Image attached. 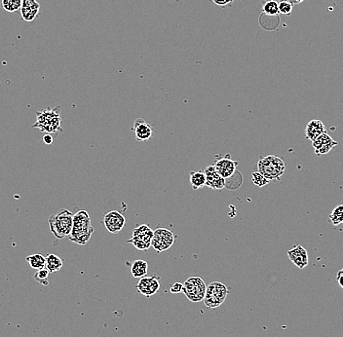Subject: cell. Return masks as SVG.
I'll return each instance as SVG.
<instances>
[{"mask_svg": "<svg viewBox=\"0 0 343 337\" xmlns=\"http://www.w3.org/2000/svg\"><path fill=\"white\" fill-rule=\"evenodd\" d=\"M331 224L336 226V225L343 223V205H339L333 209L329 217Z\"/></svg>", "mask_w": 343, "mask_h": 337, "instance_id": "cell-23", "label": "cell"}, {"mask_svg": "<svg viewBox=\"0 0 343 337\" xmlns=\"http://www.w3.org/2000/svg\"><path fill=\"white\" fill-rule=\"evenodd\" d=\"M136 287L142 295L150 297L159 290L160 280L157 276H144L140 278Z\"/></svg>", "mask_w": 343, "mask_h": 337, "instance_id": "cell-10", "label": "cell"}, {"mask_svg": "<svg viewBox=\"0 0 343 337\" xmlns=\"http://www.w3.org/2000/svg\"><path fill=\"white\" fill-rule=\"evenodd\" d=\"M204 173L206 175V186L216 190L226 188V179L216 172V167L214 165L206 167Z\"/></svg>", "mask_w": 343, "mask_h": 337, "instance_id": "cell-11", "label": "cell"}, {"mask_svg": "<svg viewBox=\"0 0 343 337\" xmlns=\"http://www.w3.org/2000/svg\"><path fill=\"white\" fill-rule=\"evenodd\" d=\"M26 260L30 265V267L35 270L43 269L46 266V257L43 256L41 253L30 254L26 256Z\"/></svg>", "mask_w": 343, "mask_h": 337, "instance_id": "cell-20", "label": "cell"}, {"mask_svg": "<svg viewBox=\"0 0 343 337\" xmlns=\"http://www.w3.org/2000/svg\"><path fill=\"white\" fill-rule=\"evenodd\" d=\"M289 1L293 5V4H298V3H300V2H302L304 0H289Z\"/></svg>", "mask_w": 343, "mask_h": 337, "instance_id": "cell-32", "label": "cell"}, {"mask_svg": "<svg viewBox=\"0 0 343 337\" xmlns=\"http://www.w3.org/2000/svg\"><path fill=\"white\" fill-rule=\"evenodd\" d=\"M170 291L173 294H177V293H180L183 291V284L181 283H175L173 284L171 287H170Z\"/></svg>", "mask_w": 343, "mask_h": 337, "instance_id": "cell-28", "label": "cell"}, {"mask_svg": "<svg viewBox=\"0 0 343 337\" xmlns=\"http://www.w3.org/2000/svg\"><path fill=\"white\" fill-rule=\"evenodd\" d=\"M103 224L107 231L112 234L119 233L126 224V219L121 212L111 211L105 213L103 217Z\"/></svg>", "mask_w": 343, "mask_h": 337, "instance_id": "cell-9", "label": "cell"}, {"mask_svg": "<svg viewBox=\"0 0 343 337\" xmlns=\"http://www.w3.org/2000/svg\"><path fill=\"white\" fill-rule=\"evenodd\" d=\"M336 280H337V282H338V284H339L340 287L343 289V272H341L340 270H339V271L337 272V274H336Z\"/></svg>", "mask_w": 343, "mask_h": 337, "instance_id": "cell-31", "label": "cell"}, {"mask_svg": "<svg viewBox=\"0 0 343 337\" xmlns=\"http://www.w3.org/2000/svg\"><path fill=\"white\" fill-rule=\"evenodd\" d=\"M94 233V227L91 224V217L88 212L80 210L73 216V226L69 240L77 245L84 246L89 242Z\"/></svg>", "mask_w": 343, "mask_h": 337, "instance_id": "cell-1", "label": "cell"}, {"mask_svg": "<svg viewBox=\"0 0 343 337\" xmlns=\"http://www.w3.org/2000/svg\"><path fill=\"white\" fill-rule=\"evenodd\" d=\"M337 141L332 139L328 133H325L317 137L314 141H312V146L316 155H324L328 154L330 150L333 149L337 145Z\"/></svg>", "mask_w": 343, "mask_h": 337, "instance_id": "cell-13", "label": "cell"}, {"mask_svg": "<svg viewBox=\"0 0 343 337\" xmlns=\"http://www.w3.org/2000/svg\"><path fill=\"white\" fill-rule=\"evenodd\" d=\"M252 181L254 182V185L258 186V188H263L266 186L267 184L269 183V180L267 179L265 176L261 175L259 172H254L252 175Z\"/></svg>", "mask_w": 343, "mask_h": 337, "instance_id": "cell-26", "label": "cell"}, {"mask_svg": "<svg viewBox=\"0 0 343 337\" xmlns=\"http://www.w3.org/2000/svg\"><path fill=\"white\" fill-rule=\"evenodd\" d=\"M288 256L290 260L299 269H304L308 265V253L300 245L294 246L292 250H289Z\"/></svg>", "mask_w": 343, "mask_h": 337, "instance_id": "cell-15", "label": "cell"}, {"mask_svg": "<svg viewBox=\"0 0 343 337\" xmlns=\"http://www.w3.org/2000/svg\"><path fill=\"white\" fill-rule=\"evenodd\" d=\"M286 170V165L282 158L275 155H267L257 162V172L265 176L269 181L281 180Z\"/></svg>", "mask_w": 343, "mask_h": 337, "instance_id": "cell-4", "label": "cell"}, {"mask_svg": "<svg viewBox=\"0 0 343 337\" xmlns=\"http://www.w3.org/2000/svg\"><path fill=\"white\" fill-rule=\"evenodd\" d=\"M153 232L149 225L144 223L138 225L133 229L132 237L128 240L127 243L132 244L137 250H147L151 247Z\"/></svg>", "mask_w": 343, "mask_h": 337, "instance_id": "cell-6", "label": "cell"}, {"mask_svg": "<svg viewBox=\"0 0 343 337\" xmlns=\"http://www.w3.org/2000/svg\"><path fill=\"white\" fill-rule=\"evenodd\" d=\"M49 271L46 268L43 269H39L35 274H34V279L35 281H37L40 285L46 287L49 285V281H48V276H49Z\"/></svg>", "mask_w": 343, "mask_h": 337, "instance_id": "cell-25", "label": "cell"}, {"mask_svg": "<svg viewBox=\"0 0 343 337\" xmlns=\"http://www.w3.org/2000/svg\"><path fill=\"white\" fill-rule=\"evenodd\" d=\"M262 10L267 16H278L279 14L278 2L276 0H267L262 6Z\"/></svg>", "mask_w": 343, "mask_h": 337, "instance_id": "cell-24", "label": "cell"}, {"mask_svg": "<svg viewBox=\"0 0 343 337\" xmlns=\"http://www.w3.org/2000/svg\"><path fill=\"white\" fill-rule=\"evenodd\" d=\"M40 4L37 0H23L21 15L26 22H32L39 15Z\"/></svg>", "mask_w": 343, "mask_h": 337, "instance_id": "cell-16", "label": "cell"}, {"mask_svg": "<svg viewBox=\"0 0 343 337\" xmlns=\"http://www.w3.org/2000/svg\"><path fill=\"white\" fill-rule=\"evenodd\" d=\"M190 184L193 189L197 190L206 186V175L204 172H191Z\"/></svg>", "mask_w": 343, "mask_h": 337, "instance_id": "cell-21", "label": "cell"}, {"mask_svg": "<svg viewBox=\"0 0 343 337\" xmlns=\"http://www.w3.org/2000/svg\"><path fill=\"white\" fill-rule=\"evenodd\" d=\"M340 271H341V272H343V268L342 269H341V270H340Z\"/></svg>", "mask_w": 343, "mask_h": 337, "instance_id": "cell-33", "label": "cell"}, {"mask_svg": "<svg viewBox=\"0 0 343 337\" xmlns=\"http://www.w3.org/2000/svg\"><path fill=\"white\" fill-rule=\"evenodd\" d=\"M23 0H1V7L7 12H17L22 8Z\"/></svg>", "mask_w": 343, "mask_h": 337, "instance_id": "cell-22", "label": "cell"}, {"mask_svg": "<svg viewBox=\"0 0 343 337\" xmlns=\"http://www.w3.org/2000/svg\"><path fill=\"white\" fill-rule=\"evenodd\" d=\"M239 162L233 161L230 158V155L226 154L223 158L216 160L214 166L216 167V172L221 175L223 178L227 179L236 173V168Z\"/></svg>", "mask_w": 343, "mask_h": 337, "instance_id": "cell-12", "label": "cell"}, {"mask_svg": "<svg viewBox=\"0 0 343 337\" xmlns=\"http://www.w3.org/2000/svg\"><path fill=\"white\" fill-rule=\"evenodd\" d=\"M43 142L47 145H51L53 143V137L51 136V134H46L44 135L43 137Z\"/></svg>", "mask_w": 343, "mask_h": 337, "instance_id": "cell-30", "label": "cell"}, {"mask_svg": "<svg viewBox=\"0 0 343 337\" xmlns=\"http://www.w3.org/2000/svg\"><path fill=\"white\" fill-rule=\"evenodd\" d=\"M207 286L200 277H190L183 284V293L191 302L203 301Z\"/></svg>", "mask_w": 343, "mask_h": 337, "instance_id": "cell-7", "label": "cell"}, {"mask_svg": "<svg viewBox=\"0 0 343 337\" xmlns=\"http://www.w3.org/2000/svg\"><path fill=\"white\" fill-rule=\"evenodd\" d=\"M73 216L72 212L64 209L49 217V228L55 237L61 240L70 235L73 226Z\"/></svg>", "mask_w": 343, "mask_h": 337, "instance_id": "cell-3", "label": "cell"}, {"mask_svg": "<svg viewBox=\"0 0 343 337\" xmlns=\"http://www.w3.org/2000/svg\"><path fill=\"white\" fill-rule=\"evenodd\" d=\"M63 265H64L63 259L60 256H58L57 254L50 253V254H48L46 256V266H45V268L50 273L60 271L62 269Z\"/></svg>", "mask_w": 343, "mask_h": 337, "instance_id": "cell-19", "label": "cell"}, {"mask_svg": "<svg viewBox=\"0 0 343 337\" xmlns=\"http://www.w3.org/2000/svg\"><path fill=\"white\" fill-rule=\"evenodd\" d=\"M177 236L173 233V231L159 227L156 228L153 232V241H151V247L156 250L158 253L169 250L175 243Z\"/></svg>", "mask_w": 343, "mask_h": 337, "instance_id": "cell-8", "label": "cell"}, {"mask_svg": "<svg viewBox=\"0 0 343 337\" xmlns=\"http://www.w3.org/2000/svg\"><path fill=\"white\" fill-rule=\"evenodd\" d=\"M234 0H213V2L218 6H226L231 3H233Z\"/></svg>", "mask_w": 343, "mask_h": 337, "instance_id": "cell-29", "label": "cell"}, {"mask_svg": "<svg viewBox=\"0 0 343 337\" xmlns=\"http://www.w3.org/2000/svg\"><path fill=\"white\" fill-rule=\"evenodd\" d=\"M61 106L55 108H46L42 111L36 113V122L33 128H39L41 132L47 134H57L63 132L62 129V117Z\"/></svg>", "mask_w": 343, "mask_h": 337, "instance_id": "cell-2", "label": "cell"}, {"mask_svg": "<svg viewBox=\"0 0 343 337\" xmlns=\"http://www.w3.org/2000/svg\"><path fill=\"white\" fill-rule=\"evenodd\" d=\"M279 13L284 15H291L292 11V4L289 0H281L278 2Z\"/></svg>", "mask_w": 343, "mask_h": 337, "instance_id": "cell-27", "label": "cell"}, {"mask_svg": "<svg viewBox=\"0 0 343 337\" xmlns=\"http://www.w3.org/2000/svg\"><path fill=\"white\" fill-rule=\"evenodd\" d=\"M132 131L135 133L136 139L138 141H147L153 136V127L147 123L144 119L138 118L135 120Z\"/></svg>", "mask_w": 343, "mask_h": 337, "instance_id": "cell-14", "label": "cell"}, {"mask_svg": "<svg viewBox=\"0 0 343 337\" xmlns=\"http://www.w3.org/2000/svg\"><path fill=\"white\" fill-rule=\"evenodd\" d=\"M131 273L134 278H142L147 274L148 271V263L145 260L139 259L132 263L131 265Z\"/></svg>", "mask_w": 343, "mask_h": 337, "instance_id": "cell-18", "label": "cell"}, {"mask_svg": "<svg viewBox=\"0 0 343 337\" xmlns=\"http://www.w3.org/2000/svg\"><path fill=\"white\" fill-rule=\"evenodd\" d=\"M228 293L229 289L226 285L220 282H214L207 287L204 303L208 308L216 309L225 301Z\"/></svg>", "mask_w": 343, "mask_h": 337, "instance_id": "cell-5", "label": "cell"}, {"mask_svg": "<svg viewBox=\"0 0 343 337\" xmlns=\"http://www.w3.org/2000/svg\"><path fill=\"white\" fill-rule=\"evenodd\" d=\"M327 133V129L321 120H310L305 127V137L310 141H314L321 135Z\"/></svg>", "mask_w": 343, "mask_h": 337, "instance_id": "cell-17", "label": "cell"}]
</instances>
